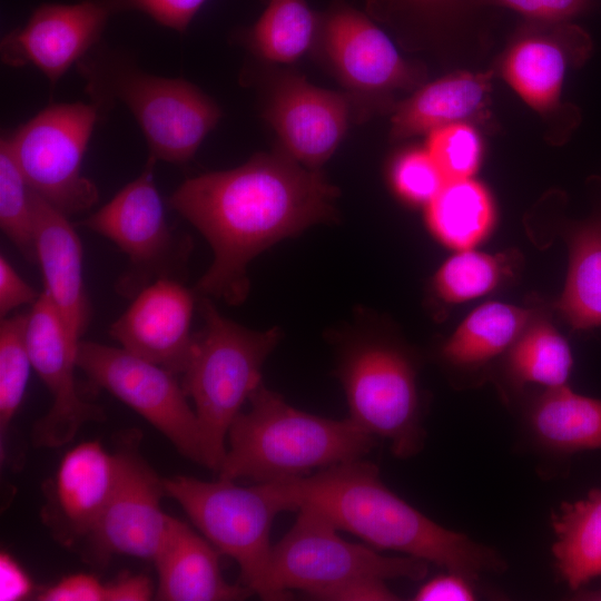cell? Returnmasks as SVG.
Listing matches in <instances>:
<instances>
[{
  "label": "cell",
  "mask_w": 601,
  "mask_h": 601,
  "mask_svg": "<svg viewBox=\"0 0 601 601\" xmlns=\"http://www.w3.org/2000/svg\"><path fill=\"white\" fill-rule=\"evenodd\" d=\"M27 344L32 367L51 394L48 412L33 425V444L59 447L70 443L88 422L105 420L104 410L83 400L77 388L79 343L72 341L46 292L31 305Z\"/></svg>",
  "instance_id": "obj_13"
},
{
  "label": "cell",
  "mask_w": 601,
  "mask_h": 601,
  "mask_svg": "<svg viewBox=\"0 0 601 601\" xmlns=\"http://www.w3.org/2000/svg\"><path fill=\"white\" fill-rule=\"evenodd\" d=\"M77 67L100 114L116 102L128 108L156 160L189 161L221 117L218 105L194 83L146 72L128 53L101 41Z\"/></svg>",
  "instance_id": "obj_4"
},
{
  "label": "cell",
  "mask_w": 601,
  "mask_h": 601,
  "mask_svg": "<svg viewBox=\"0 0 601 601\" xmlns=\"http://www.w3.org/2000/svg\"><path fill=\"white\" fill-rule=\"evenodd\" d=\"M119 463L98 441L70 449L48 482L41 519L57 542L72 546L95 530L116 487Z\"/></svg>",
  "instance_id": "obj_16"
},
{
  "label": "cell",
  "mask_w": 601,
  "mask_h": 601,
  "mask_svg": "<svg viewBox=\"0 0 601 601\" xmlns=\"http://www.w3.org/2000/svg\"><path fill=\"white\" fill-rule=\"evenodd\" d=\"M491 73L460 71L428 83L402 102L392 117L391 137L400 140L462 122L483 109Z\"/></svg>",
  "instance_id": "obj_23"
},
{
  "label": "cell",
  "mask_w": 601,
  "mask_h": 601,
  "mask_svg": "<svg viewBox=\"0 0 601 601\" xmlns=\"http://www.w3.org/2000/svg\"><path fill=\"white\" fill-rule=\"evenodd\" d=\"M100 116L91 101L52 104L3 136L30 188L67 216L89 210L99 199L81 167Z\"/></svg>",
  "instance_id": "obj_9"
},
{
  "label": "cell",
  "mask_w": 601,
  "mask_h": 601,
  "mask_svg": "<svg viewBox=\"0 0 601 601\" xmlns=\"http://www.w3.org/2000/svg\"><path fill=\"white\" fill-rule=\"evenodd\" d=\"M31 578L9 553H0V600L20 601L33 592Z\"/></svg>",
  "instance_id": "obj_40"
},
{
  "label": "cell",
  "mask_w": 601,
  "mask_h": 601,
  "mask_svg": "<svg viewBox=\"0 0 601 601\" xmlns=\"http://www.w3.org/2000/svg\"><path fill=\"white\" fill-rule=\"evenodd\" d=\"M156 161L149 156L138 177L80 223L127 256L116 290L129 299L156 279L183 280L190 250L189 239L167 220L154 177Z\"/></svg>",
  "instance_id": "obj_10"
},
{
  "label": "cell",
  "mask_w": 601,
  "mask_h": 601,
  "mask_svg": "<svg viewBox=\"0 0 601 601\" xmlns=\"http://www.w3.org/2000/svg\"><path fill=\"white\" fill-rule=\"evenodd\" d=\"M510 8L538 22H569L585 12L592 0H481Z\"/></svg>",
  "instance_id": "obj_36"
},
{
  "label": "cell",
  "mask_w": 601,
  "mask_h": 601,
  "mask_svg": "<svg viewBox=\"0 0 601 601\" xmlns=\"http://www.w3.org/2000/svg\"><path fill=\"white\" fill-rule=\"evenodd\" d=\"M323 514L299 508L289 531L272 550L270 575L284 600L300 591L327 601L338 589L359 581L422 580L428 562L410 555H385L367 545L349 542Z\"/></svg>",
  "instance_id": "obj_7"
},
{
  "label": "cell",
  "mask_w": 601,
  "mask_h": 601,
  "mask_svg": "<svg viewBox=\"0 0 601 601\" xmlns=\"http://www.w3.org/2000/svg\"><path fill=\"white\" fill-rule=\"evenodd\" d=\"M39 601H106V583L88 573H75L42 589Z\"/></svg>",
  "instance_id": "obj_37"
},
{
  "label": "cell",
  "mask_w": 601,
  "mask_h": 601,
  "mask_svg": "<svg viewBox=\"0 0 601 601\" xmlns=\"http://www.w3.org/2000/svg\"><path fill=\"white\" fill-rule=\"evenodd\" d=\"M174 499L197 530L239 566L242 583L266 601H282L270 575V530L284 509L267 483L242 486L218 477L204 481L177 475L164 479Z\"/></svg>",
  "instance_id": "obj_6"
},
{
  "label": "cell",
  "mask_w": 601,
  "mask_h": 601,
  "mask_svg": "<svg viewBox=\"0 0 601 601\" xmlns=\"http://www.w3.org/2000/svg\"><path fill=\"white\" fill-rule=\"evenodd\" d=\"M501 273V265L495 257L464 249L440 267L434 285L442 299L460 303L492 290L497 285Z\"/></svg>",
  "instance_id": "obj_32"
},
{
  "label": "cell",
  "mask_w": 601,
  "mask_h": 601,
  "mask_svg": "<svg viewBox=\"0 0 601 601\" xmlns=\"http://www.w3.org/2000/svg\"><path fill=\"white\" fill-rule=\"evenodd\" d=\"M219 551L185 522L170 516L154 558L158 571L156 597L162 601H233L253 594L244 584L221 575Z\"/></svg>",
  "instance_id": "obj_21"
},
{
  "label": "cell",
  "mask_w": 601,
  "mask_h": 601,
  "mask_svg": "<svg viewBox=\"0 0 601 601\" xmlns=\"http://www.w3.org/2000/svg\"><path fill=\"white\" fill-rule=\"evenodd\" d=\"M325 48L341 78L366 91L405 89L417 80L391 39L362 12L341 7L325 24Z\"/></svg>",
  "instance_id": "obj_18"
},
{
  "label": "cell",
  "mask_w": 601,
  "mask_h": 601,
  "mask_svg": "<svg viewBox=\"0 0 601 601\" xmlns=\"http://www.w3.org/2000/svg\"><path fill=\"white\" fill-rule=\"evenodd\" d=\"M338 194L319 169L288 154H258L236 168L183 181L168 204L213 252L194 288L197 296L242 304L249 292L250 262L277 242L334 219Z\"/></svg>",
  "instance_id": "obj_1"
},
{
  "label": "cell",
  "mask_w": 601,
  "mask_h": 601,
  "mask_svg": "<svg viewBox=\"0 0 601 601\" xmlns=\"http://www.w3.org/2000/svg\"><path fill=\"white\" fill-rule=\"evenodd\" d=\"M518 426L526 447L545 461L601 449V400L566 384L548 387L530 401Z\"/></svg>",
  "instance_id": "obj_22"
},
{
  "label": "cell",
  "mask_w": 601,
  "mask_h": 601,
  "mask_svg": "<svg viewBox=\"0 0 601 601\" xmlns=\"http://www.w3.org/2000/svg\"><path fill=\"white\" fill-rule=\"evenodd\" d=\"M573 366L568 342L548 322L528 324L506 355L505 371L512 384L556 387L565 385Z\"/></svg>",
  "instance_id": "obj_28"
},
{
  "label": "cell",
  "mask_w": 601,
  "mask_h": 601,
  "mask_svg": "<svg viewBox=\"0 0 601 601\" xmlns=\"http://www.w3.org/2000/svg\"><path fill=\"white\" fill-rule=\"evenodd\" d=\"M348 112L343 95L290 77L276 88L266 118L287 154L304 167L317 170L343 140Z\"/></svg>",
  "instance_id": "obj_17"
},
{
  "label": "cell",
  "mask_w": 601,
  "mask_h": 601,
  "mask_svg": "<svg viewBox=\"0 0 601 601\" xmlns=\"http://www.w3.org/2000/svg\"><path fill=\"white\" fill-rule=\"evenodd\" d=\"M267 484L284 511L314 509L378 551L414 556L472 581L508 569L493 548L444 528L396 495L363 459Z\"/></svg>",
  "instance_id": "obj_2"
},
{
  "label": "cell",
  "mask_w": 601,
  "mask_h": 601,
  "mask_svg": "<svg viewBox=\"0 0 601 601\" xmlns=\"http://www.w3.org/2000/svg\"><path fill=\"white\" fill-rule=\"evenodd\" d=\"M424 1H435V0H424Z\"/></svg>",
  "instance_id": "obj_43"
},
{
  "label": "cell",
  "mask_w": 601,
  "mask_h": 601,
  "mask_svg": "<svg viewBox=\"0 0 601 601\" xmlns=\"http://www.w3.org/2000/svg\"><path fill=\"white\" fill-rule=\"evenodd\" d=\"M531 312L503 303H486L473 311L441 348L450 366L473 371L504 353L530 323Z\"/></svg>",
  "instance_id": "obj_25"
},
{
  "label": "cell",
  "mask_w": 601,
  "mask_h": 601,
  "mask_svg": "<svg viewBox=\"0 0 601 601\" xmlns=\"http://www.w3.org/2000/svg\"><path fill=\"white\" fill-rule=\"evenodd\" d=\"M40 294L14 269L4 255L0 256V315L7 317L22 305H33Z\"/></svg>",
  "instance_id": "obj_39"
},
{
  "label": "cell",
  "mask_w": 601,
  "mask_h": 601,
  "mask_svg": "<svg viewBox=\"0 0 601 601\" xmlns=\"http://www.w3.org/2000/svg\"><path fill=\"white\" fill-rule=\"evenodd\" d=\"M447 180L426 149L402 154L392 168V183L404 199L428 204Z\"/></svg>",
  "instance_id": "obj_34"
},
{
  "label": "cell",
  "mask_w": 601,
  "mask_h": 601,
  "mask_svg": "<svg viewBox=\"0 0 601 601\" xmlns=\"http://www.w3.org/2000/svg\"><path fill=\"white\" fill-rule=\"evenodd\" d=\"M427 223L445 245L464 250L491 229L494 207L486 188L471 179L447 180L427 204Z\"/></svg>",
  "instance_id": "obj_27"
},
{
  "label": "cell",
  "mask_w": 601,
  "mask_h": 601,
  "mask_svg": "<svg viewBox=\"0 0 601 601\" xmlns=\"http://www.w3.org/2000/svg\"><path fill=\"white\" fill-rule=\"evenodd\" d=\"M27 314L0 323V433L1 439L22 403L33 368L27 344Z\"/></svg>",
  "instance_id": "obj_31"
},
{
  "label": "cell",
  "mask_w": 601,
  "mask_h": 601,
  "mask_svg": "<svg viewBox=\"0 0 601 601\" xmlns=\"http://www.w3.org/2000/svg\"><path fill=\"white\" fill-rule=\"evenodd\" d=\"M141 434L136 428L115 439L119 471L116 487L98 524L86 542L90 556L105 563L112 555L154 560L169 525L161 510L166 494L160 479L140 452Z\"/></svg>",
  "instance_id": "obj_12"
},
{
  "label": "cell",
  "mask_w": 601,
  "mask_h": 601,
  "mask_svg": "<svg viewBox=\"0 0 601 601\" xmlns=\"http://www.w3.org/2000/svg\"><path fill=\"white\" fill-rule=\"evenodd\" d=\"M152 594V583L142 574H124L106 583V601H147Z\"/></svg>",
  "instance_id": "obj_41"
},
{
  "label": "cell",
  "mask_w": 601,
  "mask_h": 601,
  "mask_svg": "<svg viewBox=\"0 0 601 601\" xmlns=\"http://www.w3.org/2000/svg\"><path fill=\"white\" fill-rule=\"evenodd\" d=\"M0 227L23 258L37 264L32 190L3 136L0 140Z\"/></svg>",
  "instance_id": "obj_30"
},
{
  "label": "cell",
  "mask_w": 601,
  "mask_h": 601,
  "mask_svg": "<svg viewBox=\"0 0 601 601\" xmlns=\"http://www.w3.org/2000/svg\"><path fill=\"white\" fill-rule=\"evenodd\" d=\"M111 324V338L125 349L175 375L181 374L193 346V315L198 296L183 280L159 278L142 288Z\"/></svg>",
  "instance_id": "obj_15"
},
{
  "label": "cell",
  "mask_w": 601,
  "mask_h": 601,
  "mask_svg": "<svg viewBox=\"0 0 601 601\" xmlns=\"http://www.w3.org/2000/svg\"><path fill=\"white\" fill-rule=\"evenodd\" d=\"M551 551L560 581L572 592L601 577V490L552 512Z\"/></svg>",
  "instance_id": "obj_24"
},
{
  "label": "cell",
  "mask_w": 601,
  "mask_h": 601,
  "mask_svg": "<svg viewBox=\"0 0 601 601\" xmlns=\"http://www.w3.org/2000/svg\"><path fill=\"white\" fill-rule=\"evenodd\" d=\"M110 16L97 0L40 4L2 38L1 61L13 68L32 66L55 86L101 41Z\"/></svg>",
  "instance_id": "obj_14"
},
{
  "label": "cell",
  "mask_w": 601,
  "mask_h": 601,
  "mask_svg": "<svg viewBox=\"0 0 601 601\" xmlns=\"http://www.w3.org/2000/svg\"><path fill=\"white\" fill-rule=\"evenodd\" d=\"M231 423L218 477L267 483L311 475L363 459L377 444L348 417L334 420L289 405L262 383Z\"/></svg>",
  "instance_id": "obj_3"
},
{
  "label": "cell",
  "mask_w": 601,
  "mask_h": 601,
  "mask_svg": "<svg viewBox=\"0 0 601 601\" xmlns=\"http://www.w3.org/2000/svg\"><path fill=\"white\" fill-rule=\"evenodd\" d=\"M77 366L92 383L148 421L181 455L206 466L196 412L174 373L121 346L82 339Z\"/></svg>",
  "instance_id": "obj_11"
},
{
  "label": "cell",
  "mask_w": 601,
  "mask_h": 601,
  "mask_svg": "<svg viewBox=\"0 0 601 601\" xmlns=\"http://www.w3.org/2000/svg\"><path fill=\"white\" fill-rule=\"evenodd\" d=\"M32 201L37 264L43 276V292L58 311L72 341L79 343L91 319L82 273V246L67 215L33 190Z\"/></svg>",
  "instance_id": "obj_20"
},
{
  "label": "cell",
  "mask_w": 601,
  "mask_h": 601,
  "mask_svg": "<svg viewBox=\"0 0 601 601\" xmlns=\"http://www.w3.org/2000/svg\"><path fill=\"white\" fill-rule=\"evenodd\" d=\"M426 150L446 180L471 178L482 156V140L474 127L450 124L430 132Z\"/></svg>",
  "instance_id": "obj_33"
},
{
  "label": "cell",
  "mask_w": 601,
  "mask_h": 601,
  "mask_svg": "<svg viewBox=\"0 0 601 601\" xmlns=\"http://www.w3.org/2000/svg\"><path fill=\"white\" fill-rule=\"evenodd\" d=\"M317 16L305 0H269L248 32V42L269 61L293 62L311 47Z\"/></svg>",
  "instance_id": "obj_29"
},
{
  "label": "cell",
  "mask_w": 601,
  "mask_h": 601,
  "mask_svg": "<svg viewBox=\"0 0 601 601\" xmlns=\"http://www.w3.org/2000/svg\"><path fill=\"white\" fill-rule=\"evenodd\" d=\"M336 374L354 424L387 441L398 459L421 452L426 431L417 373L406 351L384 339L359 337L343 348Z\"/></svg>",
  "instance_id": "obj_8"
},
{
  "label": "cell",
  "mask_w": 601,
  "mask_h": 601,
  "mask_svg": "<svg viewBox=\"0 0 601 601\" xmlns=\"http://www.w3.org/2000/svg\"><path fill=\"white\" fill-rule=\"evenodd\" d=\"M556 308L574 329L601 326V215L571 235L569 272Z\"/></svg>",
  "instance_id": "obj_26"
},
{
  "label": "cell",
  "mask_w": 601,
  "mask_h": 601,
  "mask_svg": "<svg viewBox=\"0 0 601 601\" xmlns=\"http://www.w3.org/2000/svg\"><path fill=\"white\" fill-rule=\"evenodd\" d=\"M110 12L139 11L157 23L184 33L207 0H97Z\"/></svg>",
  "instance_id": "obj_35"
},
{
  "label": "cell",
  "mask_w": 601,
  "mask_h": 601,
  "mask_svg": "<svg viewBox=\"0 0 601 601\" xmlns=\"http://www.w3.org/2000/svg\"><path fill=\"white\" fill-rule=\"evenodd\" d=\"M472 580L463 574L445 571L423 583L414 594L416 601H472L475 592Z\"/></svg>",
  "instance_id": "obj_38"
},
{
  "label": "cell",
  "mask_w": 601,
  "mask_h": 601,
  "mask_svg": "<svg viewBox=\"0 0 601 601\" xmlns=\"http://www.w3.org/2000/svg\"><path fill=\"white\" fill-rule=\"evenodd\" d=\"M203 328L194 334L181 386L193 400L206 467L218 472L229 427L263 383L265 361L280 339L277 327L253 331L221 315L211 298L198 296Z\"/></svg>",
  "instance_id": "obj_5"
},
{
  "label": "cell",
  "mask_w": 601,
  "mask_h": 601,
  "mask_svg": "<svg viewBox=\"0 0 601 601\" xmlns=\"http://www.w3.org/2000/svg\"><path fill=\"white\" fill-rule=\"evenodd\" d=\"M573 599L575 600H593L601 601V588L597 590L580 589L573 592Z\"/></svg>",
  "instance_id": "obj_42"
},
{
  "label": "cell",
  "mask_w": 601,
  "mask_h": 601,
  "mask_svg": "<svg viewBox=\"0 0 601 601\" xmlns=\"http://www.w3.org/2000/svg\"><path fill=\"white\" fill-rule=\"evenodd\" d=\"M590 49L588 35L568 22L534 29L520 36L506 50L501 72L513 90L534 110L558 107L569 63L581 61Z\"/></svg>",
  "instance_id": "obj_19"
}]
</instances>
